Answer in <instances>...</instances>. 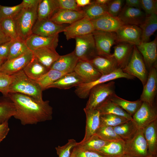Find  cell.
<instances>
[{
    "mask_svg": "<svg viewBox=\"0 0 157 157\" xmlns=\"http://www.w3.org/2000/svg\"><path fill=\"white\" fill-rule=\"evenodd\" d=\"M7 97L15 107L14 117L23 125L35 124L52 119L53 108L48 100L39 101L19 93H9Z\"/></svg>",
    "mask_w": 157,
    "mask_h": 157,
    "instance_id": "1",
    "label": "cell"
},
{
    "mask_svg": "<svg viewBox=\"0 0 157 157\" xmlns=\"http://www.w3.org/2000/svg\"><path fill=\"white\" fill-rule=\"evenodd\" d=\"M12 80L9 93H19L31 96L39 101L43 100L42 89L36 81L28 78L23 70L11 75Z\"/></svg>",
    "mask_w": 157,
    "mask_h": 157,
    "instance_id": "2",
    "label": "cell"
},
{
    "mask_svg": "<svg viewBox=\"0 0 157 157\" xmlns=\"http://www.w3.org/2000/svg\"><path fill=\"white\" fill-rule=\"evenodd\" d=\"M38 6L23 8L13 19L19 36L24 40L32 34L33 27L37 19Z\"/></svg>",
    "mask_w": 157,
    "mask_h": 157,
    "instance_id": "3",
    "label": "cell"
},
{
    "mask_svg": "<svg viewBox=\"0 0 157 157\" xmlns=\"http://www.w3.org/2000/svg\"><path fill=\"white\" fill-rule=\"evenodd\" d=\"M115 82L114 81L94 86L90 91L89 99L85 108L96 109L104 101L115 93Z\"/></svg>",
    "mask_w": 157,
    "mask_h": 157,
    "instance_id": "4",
    "label": "cell"
},
{
    "mask_svg": "<svg viewBox=\"0 0 157 157\" xmlns=\"http://www.w3.org/2000/svg\"><path fill=\"white\" fill-rule=\"evenodd\" d=\"M122 70L127 74L137 77L141 81L143 86L146 84L148 73L142 55L135 45L134 46L129 63Z\"/></svg>",
    "mask_w": 157,
    "mask_h": 157,
    "instance_id": "5",
    "label": "cell"
},
{
    "mask_svg": "<svg viewBox=\"0 0 157 157\" xmlns=\"http://www.w3.org/2000/svg\"><path fill=\"white\" fill-rule=\"evenodd\" d=\"M121 78L131 79L135 78V77L124 72L122 69L118 68L109 74L102 75L98 79L93 82L83 83L75 87L74 92L80 98H87L89 96L91 89L94 86Z\"/></svg>",
    "mask_w": 157,
    "mask_h": 157,
    "instance_id": "6",
    "label": "cell"
},
{
    "mask_svg": "<svg viewBox=\"0 0 157 157\" xmlns=\"http://www.w3.org/2000/svg\"><path fill=\"white\" fill-rule=\"evenodd\" d=\"M124 142L125 154L133 157H146L149 154L143 129H138L131 138Z\"/></svg>",
    "mask_w": 157,
    "mask_h": 157,
    "instance_id": "7",
    "label": "cell"
},
{
    "mask_svg": "<svg viewBox=\"0 0 157 157\" xmlns=\"http://www.w3.org/2000/svg\"><path fill=\"white\" fill-rule=\"evenodd\" d=\"M76 46L74 51L79 60L89 61L97 55L92 33L76 38Z\"/></svg>",
    "mask_w": 157,
    "mask_h": 157,
    "instance_id": "8",
    "label": "cell"
},
{
    "mask_svg": "<svg viewBox=\"0 0 157 157\" xmlns=\"http://www.w3.org/2000/svg\"><path fill=\"white\" fill-rule=\"evenodd\" d=\"M97 55L110 56L111 47L116 42L115 32L94 30L92 33Z\"/></svg>",
    "mask_w": 157,
    "mask_h": 157,
    "instance_id": "9",
    "label": "cell"
},
{
    "mask_svg": "<svg viewBox=\"0 0 157 157\" xmlns=\"http://www.w3.org/2000/svg\"><path fill=\"white\" fill-rule=\"evenodd\" d=\"M133 121L138 129H143L157 119L156 105L151 106L143 102L139 109L132 116Z\"/></svg>",
    "mask_w": 157,
    "mask_h": 157,
    "instance_id": "10",
    "label": "cell"
},
{
    "mask_svg": "<svg viewBox=\"0 0 157 157\" xmlns=\"http://www.w3.org/2000/svg\"><path fill=\"white\" fill-rule=\"evenodd\" d=\"M148 78L140 99L150 106L156 105L157 93V66H154L149 70Z\"/></svg>",
    "mask_w": 157,
    "mask_h": 157,
    "instance_id": "11",
    "label": "cell"
},
{
    "mask_svg": "<svg viewBox=\"0 0 157 157\" xmlns=\"http://www.w3.org/2000/svg\"><path fill=\"white\" fill-rule=\"evenodd\" d=\"M94 29L91 20L87 17L79 19L66 26L63 31L66 39L92 33Z\"/></svg>",
    "mask_w": 157,
    "mask_h": 157,
    "instance_id": "12",
    "label": "cell"
},
{
    "mask_svg": "<svg viewBox=\"0 0 157 157\" xmlns=\"http://www.w3.org/2000/svg\"><path fill=\"white\" fill-rule=\"evenodd\" d=\"M116 42H125L136 46L141 43V30L138 26L124 24L116 32Z\"/></svg>",
    "mask_w": 157,
    "mask_h": 157,
    "instance_id": "13",
    "label": "cell"
},
{
    "mask_svg": "<svg viewBox=\"0 0 157 157\" xmlns=\"http://www.w3.org/2000/svg\"><path fill=\"white\" fill-rule=\"evenodd\" d=\"M33 57L30 50L15 58L6 60L0 67V72L12 75L23 70Z\"/></svg>",
    "mask_w": 157,
    "mask_h": 157,
    "instance_id": "14",
    "label": "cell"
},
{
    "mask_svg": "<svg viewBox=\"0 0 157 157\" xmlns=\"http://www.w3.org/2000/svg\"><path fill=\"white\" fill-rule=\"evenodd\" d=\"M65 25L56 24L50 20H37L32 31V33L39 35L50 37L63 32Z\"/></svg>",
    "mask_w": 157,
    "mask_h": 157,
    "instance_id": "15",
    "label": "cell"
},
{
    "mask_svg": "<svg viewBox=\"0 0 157 157\" xmlns=\"http://www.w3.org/2000/svg\"><path fill=\"white\" fill-rule=\"evenodd\" d=\"M136 46L142 55L146 67L149 70L152 67L157 66V37L151 41L141 43Z\"/></svg>",
    "mask_w": 157,
    "mask_h": 157,
    "instance_id": "16",
    "label": "cell"
},
{
    "mask_svg": "<svg viewBox=\"0 0 157 157\" xmlns=\"http://www.w3.org/2000/svg\"><path fill=\"white\" fill-rule=\"evenodd\" d=\"M74 71L82 79L84 83L93 82L102 76L88 61L86 60H79Z\"/></svg>",
    "mask_w": 157,
    "mask_h": 157,
    "instance_id": "17",
    "label": "cell"
},
{
    "mask_svg": "<svg viewBox=\"0 0 157 157\" xmlns=\"http://www.w3.org/2000/svg\"><path fill=\"white\" fill-rule=\"evenodd\" d=\"M134 45L125 42H120L114 47V52L110 56L114 59L119 68L123 69L129 63Z\"/></svg>",
    "mask_w": 157,
    "mask_h": 157,
    "instance_id": "18",
    "label": "cell"
},
{
    "mask_svg": "<svg viewBox=\"0 0 157 157\" xmlns=\"http://www.w3.org/2000/svg\"><path fill=\"white\" fill-rule=\"evenodd\" d=\"M91 21L94 30L107 32H115L125 24L118 17H114L110 14Z\"/></svg>",
    "mask_w": 157,
    "mask_h": 157,
    "instance_id": "19",
    "label": "cell"
},
{
    "mask_svg": "<svg viewBox=\"0 0 157 157\" xmlns=\"http://www.w3.org/2000/svg\"><path fill=\"white\" fill-rule=\"evenodd\" d=\"M146 15L141 9L124 6L118 17L125 24L139 26L144 21Z\"/></svg>",
    "mask_w": 157,
    "mask_h": 157,
    "instance_id": "20",
    "label": "cell"
},
{
    "mask_svg": "<svg viewBox=\"0 0 157 157\" xmlns=\"http://www.w3.org/2000/svg\"><path fill=\"white\" fill-rule=\"evenodd\" d=\"M85 16V14L82 10L76 11L58 9L49 20L59 25L65 24H70Z\"/></svg>",
    "mask_w": 157,
    "mask_h": 157,
    "instance_id": "21",
    "label": "cell"
},
{
    "mask_svg": "<svg viewBox=\"0 0 157 157\" xmlns=\"http://www.w3.org/2000/svg\"><path fill=\"white\" fill-rule=\"evenodd\" d=\"M110 55L108 56L97 55L88 61L102 75L108 74L119 68Z\"/></svg>",
    "mask_w": 157,
    "mask_h": 157,
    "instance_id": "22",
    "label": "cell"
},
{
    "mask_svg": "<svg viewBox=\"0 0 157 157\" xmlns=\"http://www.w3.org/2000/svg\"><path fill=\"white\" fill-rule=\"evenodd\" d=\"M25 41L28 49L32 51L45 47L56 48L58 45V35L52 37H45L32 33Z\"/></svg>",
    "mask_w": 157,
    "mask_h": 157,
    "instance_id": "23",
    "label": "cell"
},
{
    "mask_svg": "<svg viewBox=\"0 0 157 157\" xmlns=\"http://www.w3.org/2000/svg\"><path fill=\"white\" fill-rule=\"evenodd\" d=\"M84 111L86 115V125L84 138V141L95 134L100 126V114L97 109H86Z\"/></svg>",
    "mask_w": 157,
    "mask_h": 157,
    "instance_id": "24",
    "label": "cell"
},
{
    "mask_svg": "<svg viewBox=\"0 0 157 157\" xmlns=\"http://www.w3.org/2000/svg\"><path fill=\"white\" fill-rule=\"evenodd\" d=\"M55 48L45 47L37 49L32 51L34 57L49 69L60 55Z\"/></svg>",
    "mask_w": 157,
    "mask_h": 157,
    "instance_id": "25",
    "label": "cell"
},
{
    "mask_svg": "<svg viewBox=\"0 0 157 157\" xmlns=\"http://www.w3.org/2000/svg\"><path fill=\"white\" fill-rule=\"evenodd\" d=\"M79 59L74 51L66 55L60 56L51 66L50 69L67 73L74 71Z\"/></svg>",
    "mask_w": 157,
    "mask_h": 157,
    "instance_id": "26",
    "label": "cell"
},
{
    "mask_svg": "<svg viewBox=\"0 0 157 157\" xmlns=\"http://www.w3.org/2000/svg\"><path fill=\"white\" fill-rule=\"evenodd\" d=\"M84 83L82 79L74 71L67 73L53 83L47 89L55 88L67 89Z\"/></svg>",
    "mask_w": 157,
    "mask_h": 157,
    "instance_id": "27",
    "label": "cell"
},
{
    "mask_svg": "<svg viewBox=\"0 0 157 157\" xmlns=\"http://www.w3.org/2000/svg\"><path fill=\"white\" fill-rule=\"evenodd\" d=\"M143 129L149 154L157 157V119Z\"/></svg>",
    "mask_w": 157,
    "mask_h": 157,
    "instance_id": "28",
    "label": "cell"
},
{
    "mask_svg": "<svg viewBox=\"0 0 157 157\" xmlns=\"http://www.w3.org/2000/svg\"><path fill=\"white\" fill-rule=\"evenodd\" d=\"M125 142L122 139L109 142L100 150L95 151L107 157H120L124 154Z\"/></svg>",
    "mask_w": 157,
    "mask_h": 157,
    "instance_id": "29",
    "label": "cell"
},
{
    "mask_svg": "<svg viewBox=\"0 0 157 157\" xmlns=\"http://www.w3.org/2000/svg\"><path fill=\"white\" fill-rule=\"evenodd\" d=\"M139 27L141 30V43L149 42L150 37L157 29V15H146Z\"/></svg>",
    "mask_w": 157,
    "mask_h": 157,
    "instance_id": "30",
    "label": "cell"
},
{
    "mask_svg": "<svg viewBox=\"0 0 157 157\" xmlns=\"http://www.w3.org/2000/svg\"><path fill=\"white\" fill-rule=\"evenodd\" d=\"M49 69L33 56L23 71L28 78L33 80L36 81Z\"/></svg>",
    "mask_w": 157,
    "mask_h": 157,
    "instance_id": "31",
    "label": "cell"
},
{
    "mask_svg": "<svg viewBox=\"0 0 157 157\" xmlns=\"http://www.w3.org/2000/svg\"><path fill=\"white\" fill-rule=\"evenodd\" d=\"M58 9L56 0H41L38 6L37 20H49Z\"/></svg>",
    "mask_w": 157,
    "mask_h": 157,
    "instance_id": "32",
    "label": "cell"
},
{
    "mask_svg": "<svg viewBox=\"0 0 157 157\" xmlns=\"http://www.w3.org/2000/svg\"><path fill=\"white\" fill-rule=\"evenodd\" d=\"M109 99L132 117L140 108L143 102L140 99L134 101H127L119 97L115 93Z\"/></svg>",
    "mask_w": 157,
    "mask_h": 157,
    "instance_id": "33",
    "label": "cell"
},
{
    "mask_svg": "<svg viewBox=\"0 0 157 157\" xmlns=\"http://www.w3.org/2000/svg\"><path fill=\"white\" fill-rule=\"evenodd\" d=\"M96 109L100 115H115L124 117L130 120H133L131 116L111 101L109 98L102 103Z\"/></svg>",
    "mask_w": 157,
    "mask_h": 157,
    "instance_id": "34",
    "label": "cell"
},
{
    "mask_svg": "<svg viewBox=\"0 0 157 157\" xmlns=\"http://www.w3.org/2000/svg\"><path fill=\"white\" fill-rule=\"evenodd\" d=\"M109 142L102 140L94 134L85 140L77 142L76 147L84 150L96 151L101 149Z\"/></svg>",
    "mask_w": 157,
    "mask_h": 157,
    "instance_id": "35",
    "label": "cell"
},
{
    "mask_svg": "<svg viewBox=\"0 0 157 157\" xmlns=\"http://www.w3.org/2000/svg\"><path fill=\"white\" fill-rule=\"evenodd\" d=\"M86 16L90 20L98 19L106 15L109 14L108 12L107 5H102L96 3L94 1L86 6L82 8Z\"/></svg>",
    "mask_w": 157,
    "mask_h": 157,
    "instance_id": "36",
    "label": "cell"
},
{
    "mask_svg": "<svg viewBox=\"0 0 157 157\" xmlns=\"http://www.w3.org/2000/svg\"><path fill=\"white\" fill-rule=\"evenodd\" d=\"M113 127L116 133L124 141L131 138L138 130L132 120Z\"/></svg>",
    "mask_w": 157,
    "mask_h": 157,
    "instance_id": "37",
    "label": "cell"
},
{
    "mask_svg": "<svg viewBox=\"0 0 157 157\" xmlns=\"http://www.w3.org/2000/svg\"><path fill=\"white\" fill-rule=\"evenodd\" d=\"M67 73L55 69H50L36 81L43 91L47 89L49 85Z\"/></svg>",
    "mask_w": 157,
    "mask_h": 157,
    "instance_id": "38",
    "label": "cell"
},
{
    "mask_svg": "<svg viewBox=\"0 0 157 157\" xmlns=\"http://www.w3.org/2000/svg\"><path fill=\"white\" fill-rule=\"evenodd\" d=\"M30 50L27 47L25 40L19 37L13 40L10 47L9 55L7 60L18 57Z\"/></svg>",
    "mask_w": 157,
    "mask_h": 157,
    "instance_id": "39",
    "label": "cell"
},
{
    "mask_svg": "<svg viewBox=\"0 0 157 157\" xmlns=\"http://www.w3.org/2000/svg\"><path fill=\"white\" fill-rule=\"evenodd\" d=\"M2 102V104L0 105V124L14 117L16 111L14 104L10 100Z\"/></svg>",
    "mask_w": 157,
    "mask_h": 157,
    "instance_id": "40",
    "label": "cell"
},
{
    "mask_svg": "<svg viewBox=\"0 0 157 157\" xmlns=\"http://www.w3.org/2000/svg\"><path fill=\"white\" fill-rule=\"evenodd\" d=\"M129 120H130L124 117L115 115H100V126L114 127L122 124Z\"/></svg>",
    "mask_w": 157,
    "mask_h": 157,
    "instance_id": "41",
    "label": "cell"
},
{
    "mask_svg": "<svg viewBox=\"0 0 157 157\" xmlns=\"http://www.w3.org/2000/svg\"><path fill=\"white\" fill-rule=\"evenodd\" d=\"M102 140L111 142L122 139L116 133L113 127L100 126L95 133Z\"/></svg>",
    "mask_w": 157,
    "mask_h": 157,
    "instance_id": "42",
    "label": "cell"
},
{
    "mask_svg": "<svg viewBox=\"0 0 157 157\" xmlns=\"http://www.w3.org/2000/svg\"><path fill=\"white\" fill-rule=\"evenodd\" d=\"M1 28L6 35L12 40H15L19 37L17 33L13 19L8 18L0 21Z\"/></svg>",
    "mask_w": 157,
    "mask_h": 157,
    "instance_id": "43",
    "label": "cell"
},
{
    "mask_svg": "<svg viewBox=\"0 0 157 157\" xmlns=\"http://www.w3.org/2000/svg\"><path fill=\"white\" fill-rule=\"evenodd\" d=\"M23 8L21 3L13 6H1L0 9V21L6 19H14Z\"/></svg>",
    "mask_w": 157,
    "mask_h": 157,
    "instance_id": "44",
    "label": "cell"
},
{
    "mask_svg": "<svg viewBox=\"0 0 157 157\" xmlns=\"http://www.w3.org/2000/svg\"><path fill=\"white\" fill-rule=\"evenodd\" d=\"M77 143L74 139H69L68 142L65 145L56 147L55 149L58 157H70L72 151L76 146Z\"/></svg>",
    "mask_w": 157,
    "mask_h": 157,
    "instance_id": "45",
    "label": "cell"
},
{
    "mask_svg": "<svg viewBox=\"0 0 157 157\" xmlns=\"http://www.w3.org/2000/svg\"><path fill=\"white\" fill-rule=\"evenodd\" d=\"M12 80V76L0 72V92L7 97L9 88Z\"/></svg>",
    "mask_w": 157,
    "mask_h": 157,
    "instance_id": "46",
    "label": "cell"
},
{
    "mask_svg": "<svg viewBox=\"0 0 157 157\" xmlns=\"http://www.w3.org/2000/svg\"><path fill=\"white\" fill-rule=\"evenodd\" d=\"M141 9L146 15L152 14L157 15V0H140Z\"/></svg>",
    "mask_w": 157,
    "mask_h": 157,
    "instance_id": "47",
    "label": "cell"
},
{
    "mask_svg": "<svg viewBox=\"0 0 157 157\" xmlns=\"http://www.w3.org/2000/svg\"><path fill=\"white\" fill-rule=\"evenodd\" d=\"M124 0H111L107 4L108 13L114 17H118L122 8Z\"/></svg>",
    "mask_w": 157,
    "mask_h": 157,
    "instance_id": "48",
    "label": "cell"
},
{
    "mask_svg": "<svg viewBox=\"0 0 157 157\" xmlns=\"http://www.w3.org/2000/svg\"><path fill=\"white\" fill-rule=\"evenodd\" d=\"M58 9H62L76 11L82 10L78 7L76 0H56Z\"/></svg>",
    "mask_w": 157,
    "mask_h": 157,
    "instance_id": "49",
    "label": "cell"
},
{
    "mask_svg": "<svg viewBox=\"0 0 157 157\" xmlns=\"http://www.w3.org/2000/svg\"><path fill=\"white\" fill-rule=\"evenodd\" d=\"M75 157H107L103 156L93 151L86 150L74 147Z\"/></svg>",
    "mask_w": 157,
    "mask_h": 157,
    "instance_id": "50",
    "label": "cell"
},
{
    "mask_svg": "<svg viewBox=\"0 0 157 157\" xmlns=\"http://www.w3.org/2000/svg\"><path fill=\"white\" fill-rule=\"evenodd\" d=\"M13 41V40H11L0 45V56L5 60L8 57L10 47Z\"/></svg>",
    "mask_w": 157,
    "mask_h": 157,
    "instance_id": "51",
    "label": "cell"
},
{
    "mask_svg": "<svg viewBox=\"0 0 157 157\" xmlns=\"http://www.w3.org/2000/svg\"><path fill=\"white\" fill-rule=\"evenodd\" d=\"M10 130L8 121L0 124V143L6 137Z\"/></svg>",
    "mask_w": 157,
    "mask_h": 157,
    "instance_id": "52",
    "label": "cell"
},
{
    "mask_svg": "<svg viewBox=\"0 0 157 157\" xmlns=\"http://www.w3.org/2000/svg\"><path fill=\"white\" fill-rule=\"evenodd\" d=\"M41 0H23L21 3L24 8H31L38 6Z\"/></svg>",
    "mask_w": 157,
    "mask_h": 157,
    "instance_id": "53",
    "label": "cell"
},
{
    "mask_svg": "<svg viewBox=\"0 0 157 157\" xmlns=\"http://www.w3.org/2000/svg\"><path fill=\"white\" fill-rule=\"evenodd\" d=\"M125 6L128 7L141 9L140 0H126Z\"/></svg>",
    "mask_w": 157,
    "mask_h": 157,
    "instance_id": "54",
    "label": "cell"
},
{
    "mask_svg": "<svg viewBox=\"0 0 157 157\" xmlns=\"http://www.w3.org/2000/svg\"><path fill=\"white\" fill-rule=\"evenodd\" d=\"M11 40H12L4 33L0 24V45Z\"/></svg>",
    "mask_w": 157,
    "mask_h": 157,
    "instance_id": "55",
    "label": "cell"
},
{
    "mask_svg": "<svg viewBox=\"0 0 157 157\" xmlns=\"http://www.w3.org/2000/svg\"><path fill=\"white\" fill-rule=\"evenodd\" d=\"M77 6L83 8L90 4L92 1L90 0H76Z\"/></svg>",
    "mask_w": 157,
    "mask_h": 157,
    "instance_id": "56",
    "label": "cell"
},
{
    "mask_svg": "<svg viewBox=\"0 0 157 157\" xmlns=\"http://www.w3.org/2000/svg\"><path fill=\"white\" fill-rule=\"evenodd\" d=\"M111 0H96L94 1L96 3L102 5H107Z\"/></svg>",
    "mask_w": 157,
    "mask_h": 157,
    "instance_id": "57",
    "label": "cell"
},
{
    "mask_svg": "<svg viewBox=\"0 0 157 157\" xmlns=\"http://www.w3.org/2000/svg\"><path fill=\"white\" fill-rule=\"evenodd\" d=\"M74 147L72 151L70 157H75V151Z\"/></svg>",
    "mask_w": 157,
    "mask_h": 157,
    "instance_id": "58",
    "label": "cell"
},
{
    "mask_svg": "<svg viewBox=\"0 0 157 157\" xmlns=\"http://www.w3.org/2000/svg\"><path fill=\"white\" fill-rule=\"evenodd\" d=\"M6 60L0 56V65L2 64Z\"/></svg>",
    "mask_w": 157,
    "mask_h": 157,
    "instance_id": "59",
    "label": "cell"
},
{
    "mask_svg": "<svg viewBox=\"0 0 157 157\" xmlns=\"http://www.w3.org/2000/svg\"><path fill=\"white\" fill-rule=\"evenodd\" d=\"M120 157H133L127 154H124Z\"/></svg>",
    "mask_w": 157,
    "mask_h": 157,
    "instance_id": "60",
    "label": "cell"
},
{
    "mask_svg": "<svg viewBox=\"0 0 157 157\" xmlns=\"http://www.w3.org/2000/svg\"><path fill=\"white\" fill-rule=\"evenodd\" d=\"M146 157H155V156H154L152 155H151L149 154Z\"/></svg>",
    "mask_w": 157,
    "mask_h": 157,
    "instance_id": "61",
    "label": "cell"
},
{
    "mask_svg": "<svg viewBox=\"0 0 157 157\" xmlns=\"http://www.w3.org/2000/svg\"><path fill=\"white\" fill-rule=\"evenodd\" d=\"M2 104V101L0 102V105H1Z\"/></svg>",
    "mask_w": 157,
    "mask_h": 157,
    "instance_id": "62",
    "label": "cell"
},
{
    "mask_svg": "<svg viewBox=\"0 0 157 157\" xmlns=\"http://www.w3.org/2000/svg\"><path fill=\"white\" fill-rule=\"evenodd\" d=\"M1 6H1V5H0V9H1Z\"/></svg>",
    "mask_w": 157,
    "mask_h": 157,
    "instance_id": "63",
    "label": "cell"
},
{
    "mask_svg": "<svg viewBox=\"0 0 157 157\" xmlns=\"http://www.w3.org/2000/svg\"><path fill=\"white\" fill-rule=\"evenodd\" d=\"M1 65H2V64L1 65H0V67L1 66Z\"/></svg>",
    "mask_w": 157,
    "mask_h": 157,
    "instance_id": "64",
    "label": "cell"
}]
</instances>
